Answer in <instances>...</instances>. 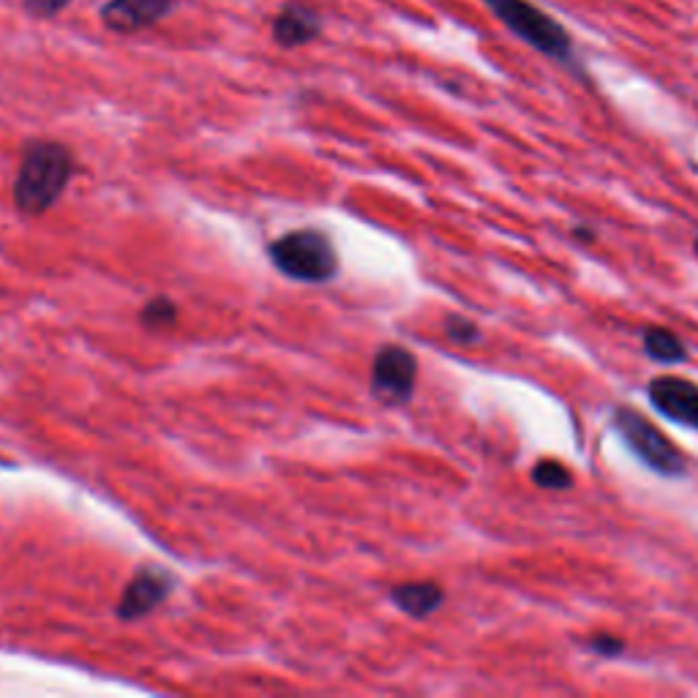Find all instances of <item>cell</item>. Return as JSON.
Returning a JSON list of instances; mask_svg holds the SVG:
<instances>
[{"label": "cell", "mask_w": 698, "mask_h": 698, "mask_svg": "<svg viewBox=\"0 0 698 698\" xmlns=\"http://www.w3.org/2000/svg\"><path fill=\"white\" fill-rule=\"evenodd\" d=\"M589 649H592L595 655H600V658H619L622 649H625V641L617 639V636H609V633H603V636H595V639L589 641Z\"/></svg>", "instance_id": "9a60e30c"}, {"label": "cell", "mask_w": 698, "mask_h": 698, "mask_svg": "<svg viewBox=\"0 0 698 698\" xmlns=\"http://www.w3.org/2000/svg\"><path fill=\"white\" fill-rule=\"evenodd\" d=\"M170 11V0H110L101 9V20L115 33L150 28Z\"/></svg>", "instance_id": "ba28073f"}, {"label": "cell", "mask_w": 698, "mask_h": 698, "mask_svg": "<svg viewBox=\"0 0 698 698\" xmlns=\"http://www.w3.org/2000/svg\"><path fill=\"white\" fill-rule=\"evenodd\" d=\"M696 251H698V238H696Z\"/></svg>", "instance_id": "ac0fdd59"}, {"label": "cell", "mask_w": 698, "mask_h": 698, "mask_svg": "<svg viewBox=\"0 0 698 698\" xmlns=\"http://www.w3.org/2000/svg\"><path fill=\"white\" fill-rule=\"evenodd\" d=\"M71 0H25V9L36 17H55L58 11L69 6Z\"/></svg>", "instance_id": "2e32d148"}, {"label": "cell", "mask_w": 698, "mask_h": 698, "mask_svg": "<svg viewBox=\"0 0 698 698\" xmlns=\"http://www.w3.org/2000/svg\"><path fill=\"white\" fill-rule=\"evenodd\" d=\"M644 349L652 360L658 363H666V366H674V363H682L688 360V349H685V341L674 336L671 330L663 328H649L644 333Z\"/></svg>", "instance_id": "8fae6325"}, {"label": "cell", "mask_w": 698, "mask_h": 698, "mask_svg": "<svg viewBox=\"0 0 698 698\" xmlns=\"http://www.w3.org/2000/svg\"><path fill=\"white\" fill-rule=\"evenodd\" d=\"M390 600L409 617L426 619L442 606L445 592L434 581H409V584H399V587L390 589Z\"/></svg>", "instance_id": "30bf717a"}, {"label": "cell", "mask_w": 698, "mask_h": 698, "mask_svg": "<svg viewBox=\"0 0 698 698\" xmlns=\"http://www.w3.org/2000/svg\"><path fill=\"white\" fill-rule=\"evenodd\" d=\"M268 254L284 276L309 281V284L330 281L339 270V257H336L333 243L328 240V235L317 230L287 232L270 243Z\"/></svg>", "instance_id": "3957f363"}, {"label": "cell", "mask_w": 698, "mask_h": 698, "mask_svg": "<svg viewBox=\"0 0 698 698\" xmlns=\"http://www.w3.org/2000/svg\"><path fill=\"white\" fill-rule=\"evenodd\" d=\"M320 14L303 3H290L284 6L281 14L273 22V39L281 47H303L320 36Z\"/></svg>", "instance_id": "9c48e42d"}, {"label": "cell", "mask_w": 698, "mask_h": 698, "mask_svg": "<svg viewBox=\"0 0 698 698\" xmlns=\"http://www.w3.org/2000/svg\"><path fill=\"white\" fill-rule=\"evenodd\" d=\"M611 426L619 439L628 445V450L649 469H655L663 478H682L688 472L685 453L669 442V437L655 429L641 412L630 407H617L611 412Z\"/></svg>", "instance_id": "277c9868"}, {"label": "cell", "mask_w": 698, "mask_h": 698, "mask_svg": "<svg viewBox=\"0 0 698 698\" xmlns=\"http://www.w3.org/2000/svg\"><path fill=\"white\" fill-rule=\"evenodd\" d=\"M445 333H448V339L456 341V344H475V341L480 339L478 325L472 320H467V317H461V314H450L448 320H445Z\"/></svg>", "instance_id": "5bb4252c"}, {"label": "cell", "mask_w": 698, "mask_h": 698, "mask_svg": "<svg viewBox=\"0 0 698 698\" xmlns=\"http://www.w3.org/2000/svg\"><path fill=\"white\" fill-rule=\"evenodd\" d=\"M74 159L66 145L50 140L28 142L22 153L20 172L14 180V202L22 213L39 216L60 200L69 186Z\"/></svg>", "instance_id": "6da1fadb"}, {"label": "cell", "mask_w": 698, "mask_h": 698, "mask_svg": "<svg viewBox=\"0 0 698 698\" xmlns=\"http://www.w3.org/2000/svg\"><path fill=\"white\" fill-rule=\"evenodd\" d=\"M576 238H584V240H587V243H592V238H595V232L579 227V230H576Z\"/></svg>", "instance_id": "e0dca14e"}, {"label": "cell", "mask_w": 698, "mask_h": 698, "mask_svg": "<svg viewBox=\"0 0 698 698\" xmlns=\"http://www.w3.org/2000/svg\"><path fill=\"white\" fill-rule=\"evenodd\" d=\"M140 320L148 325V328H170L172 322L178 320V309L175 303L167 298H156L145 303V309L140 311Z\"/></svg>", "instance_id": "4fadbf2b"}, {"label": "cell", "mask_w": 698, "mask_h": 698, "mask_svg": "<svg viewBox=\"0 0 698 698\" xmlns=\"http://www.w3.org/2000/svg\"><path fill=\"white\" fill-rule=\"evenodd\" d=\"M172 579L164 573V570H140L134 581H131L126 592H123V600L118 603V617L120 619H140L145 614L159 606L161 600L170 595Z\"/></svg>", "instance_id": "52a82bcc"}, {"label": "cell", "mask_w": 698, "mask_h": 698, "mask_svg": "<svg viewBox=\"0 0 698 698\" xmlns=\"http://www.w3.org/2000/svg\"><path fill=\"white\" fill-rule=\"evenodd\" d=\"M483 3L505 28L513 30L521 41H527L532 50L559 63L573 60V41L568 30L549 11L538 9L532 0H483Z\"/></svg>", "instance_id": "7a4b0ae2"}, {"label": "cell", "mask_w": 698, "mask_h": 698, "mask_svg": "<svg viewBox=\"0 0 698 698\" xmlns=\"http://www.w3.org/2000/svg\"><path fill=\"white\" fill-rule=\"evenodd\" d=\"M418 360L404 347L379 349L371 366V390L374 396L388 404H404L415 390Z\"/></svg>", "instance_id": "5b68a950"}, {"label": "cell", "mask_w": 698, "mask_h": 698, "mask_svg": "<svg viewBox=\"0 0 698 698\" xmlns=\"http://www.w3.org/2000/svg\"><path fill=\"white\" fill-rule=\"evenodd\" d=\"M649 404L663 418L698 431V385L679 377H655L647 385Z\"/></svg>", "instance_id": "8992f818"}, {"label": "cell", "mask_w": 698, "mask_h": 698, "mask_svg": "<svg viewBox=\"0 0 698 698\" xmlns=\"http://www.w3.org/2000/svg\"><path fill=\"white\" fill-rule=\"evenodd\" d=\"M532 480L538 483L540 489L546 491H565L570 489V472L559 461H551V459H543L535 464V469H532Z\"/></svg>", "instance_id": "7c38bea8"}]
</instances>
